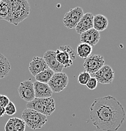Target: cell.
<instances>
[{
  "mask_svg": "<svg viewBox=\"0 0 126 131\" xmlns=\"http://www.w3.org/2000/svg\"><path fill=\"white\" fill-rule=\"evenodd\" d=\"M100 39V33L93 28H91L80 34L81 43H86L91 47L95 46L99 42Z\"/></svg>",
  "mask_w": 126,
  "mask_h": 131,
  "instance_id": "obj_11",
  "label": "cell"
},
{
  "mask_svg": "<svg viewBox=\"0 0 126 131\" xmlns=\"http://www.w3.org/2000/svg\"><path fill=\"white\" fill-rule=\"evenodd\" d=\"M26 108L32 109L43 115L49 116L55 110V103L53 98H35L26 105Z\"/></svg>",
  "mask_w": 126,
  "mask_h": 131,
  "instance_id": "obj_3",
  "label": "cell"
},
{
  "mask_svg": "<svg viewBox=\"0 0 126 131\" xmlns=\"http://www.w3.org/2000/svg\"><path fill=\"white\" fill-rule=\"evenodd\" d=\"M94 74L97 82L103 84H111L114 79V72L109 65H104Z\"/></svg>",
  "mask_w": 126,
  "mask_h": 131,
  "instance_id": "obj_9",
  "label": "cell"
},
{
  "mask_svg": "<svg viewBox=\"0 0 126 131\" xmlns=\"http://www.w3.org/2000/svg\"><path fill=\"white\" fill-rule=\"evenodd\" d=\"M10 69L11 65L8 59L2 55L0 57V80L7 76Z\"/></svg>",
  "mask_w": 126,
  "mask_h": 131,
  "instance_id": "obj_17",
  "label": "cell"
},
{
  "mask_svg": "<svg viewBox=\"0 0 126 131\" xmlns=\"http://www.w3.org/2000/svg\"><path fill=\"white\" fill-rule=\"evenodd\" d=\"M28 69L31 74L35 77L38 74L48 69V67L42 57H34L30 62Z\"/></svg>",
  "mask_w": 126,
  "mask_h": 131,
  "instance_id": "obj_13",
  "label": "cell"
},
{
  "mask_svg": "<svg viewBox=\"0 0 126 131\" xmlns=\"http://www.w3.org/2000/svg\"><path fill=\"white\" fill-rule=\"evenodd\" d=\"M55 53L57 60L60 64L63 66L64 68H68L73 64V61L67 52L57 49L55 51Z\"/></svg>",
  "mask_w": 126,
  "mask_h": 131,
  "instance_id": "obj_16",
  "label": "cell"
},
{
  "mask_svg": "<svg viewBox=\"0 0 126 131\" xmlns=\"http://www.w3.org/2000/svg\"><path fill=\"white\" fill-rule=\"evenodd\" d=\"M17 112V108L14 103L12 102H9L8 104L5 106V114L9 116L13 115Z\"/></svg>",
  "mask_w": 126,
  "mask_h": 131,
  "instance_id": "obj_24",
  "label": "cell"
},
{
  "mask_svg": "<svg viewBox=\"0 0 126 131\" xmlns=\"http://www.w3.org/2000/svg\"><path fill=\"white\" fill-rule=\"evenodd\" d=\"M10 100L7 96L0 94V106L5 108V106L8 104Z\"/></svg>",
  "mask_w": 126,
  "mask_h": 131,
  "instance_id": "obj_27",
  "label": "cell"
},
{
  "mask_svg": "<svg viewBox=\"0 0 126 131\" xmlns=\"http://www.w3.org/2000/svg\"><path fill=\"white\" fill-rule=\"evenodd\" d=\"M90 119L97 130L117 131L125 120L121 103L110 95L97 98L90 107Z\"/></svg>",
  "mask_w": 126,
  "mask_h": 131,
  "instance_id": "obj_1",
  "label": "cell"
},
{
  "mask_svg": "<svg viewBox=\"0 0 126 131\" xmlns=\"http://www.w3.org/2000/svg\"><path fill=\"white\" fill-rule=\"evenodd\" d=\"M43 59L48 66V68L54 72V73H62L63 66L60 64L56 59V53L53 50H48L43 54Z\"/></svg>",
  "mask_w": 126,
  "mask_h": 131,
  "instance_id": "obj_10",
  "label": "cell"
},
{
  "mask_svg": "<svg viewBox=\"0 0 126 131\" xmlns=\"http://www.w3.org/2000/svg\"><path fill=\"white\" fill-rule=\"evenodd\" d=\"M97 83H98V82H97V80H96L94 77H91L89 79V80L88 81L86 85L85 86H86L89 90H93L97 88Z\"/></svg>",
  "mask_w": 126,
  "mask_h": 131,
  "instance_id": "obj_25",
  "label": "cell"
},
{
  "mask_svg": "<svg viewBox=\"0 0 126 131\" xmlns=\"http://www.w3.org/2000/svg\"><path fill=\"white\" fill-rule=\"evenodd\" d=\"M53 74L54 72L48 68V69H46V70L43 71L36 75L35 76V78L36 81L48 84V83L50 80L51 78H52V76H53Z\"/></svg>",
  "mask_w": 126,
  "mask_h": 131,
  "instance_id": "obj_19",
  "label": "cell"
},
{
  "mask_svg": "<svg viewBox=\"0 0 126 131\" xmlns=\"http://www.w3.org/2000/svg\"><path fill=\"white\" fill-rule=\"evenodd\" d=\"M13 123H14L16 131H25L26 124L25 122L21 118L18 117L13 118Z\"/></svg>",
  "mask_w": 126,
  "mask_h": 131,
  "instance_id": "obj_21",
  "label": "cell"
},
{
  "mask_svg": "<svg viewBox=\"0 0 126 131\" xmlns=\"http://www.w3.org/2000/svg\"><path fill=\"white\" fill-rule=\"evenodd\" d=\"M92 51V47L86 43H81L77 46V56L83 59H87L91 54Z\"/></svg>",
  "mask_w": 126,
  "mask_h": 131,
  "instance_id": "obj_18",
  "label": "cell"
},
{
  "mask_svg": "<svg viewBox=\"0 0 126 131\" xmlns=\"http://www.w3.org/2000/svg\"><path fill=\"white\" fill-rule=\"evenodd\" d=\"M105 61L102 56L93 54L85 59L83 67L85 71L88 73L95 74L104 65Z\"/></svg>",
  "mask_w": 126,
  "mask_h": 131,
  "instance_id": "obj_6",
  "label": "cell"
},
{
  "mask_svg": "<svg viewBox=\"0 0 126 131\" xmlns=\"http://www.w3.org/2000/svg\"><path fill=\"white\" fill-rule=\"evenodd\" d=\"M2 55H3V54H1V53H0V57H1V56H2Z\"/></svg>",
  "mask_w": 126,
  "mask_h": 131,
  "instance_id": "obj_29",
  "label": "cell"
},
{
  "mask_svg": "<svg viewBox=\"0 0 126 131\" xmlns=\"http://www.w3.org/2000/svg\"><path fill=\"white\" fill-rule=\"evenodd\" d=\"M68 78L67 74L64 73H54L53 76L48 83L53 93H60L67 86Z\"/></svg>",
  "mask_w": 126,
  "mask_h": 131,
  "instance_id": "obj_7",
  "label": "cell"
},
{
  "mask_svg": "<svg viewBox=\"0 0 126 131\" xmlns=\"http://www.w3.org/2000/svg\"><path fill=\"white\" fill-rule=\"evenodd\" d=\"M5 131H16L14 123H13V118H10L7 121L5 126Z\"/></svg>",
  "mask_w": 126,
  "mask_h": 131,
  "instance_id": "obj_26",
  "label": "cell"
},
{
  "mask_svg": "<svg viewBox=\"0 0 126 131\" xmlns=\"http://www.w3.org/2000/svg\"><path fill=\"white\" fill-rule=\"evenodd\" d=\"M59 50H62V51H65L67 52L69 56H70V58L72 60H75L76 59V54L74 52V49L72 48L70 46H62L60 47Z\"/></svg>",
  "mask_w": 126,
  "mask_h": 131,
  "instance_id": "obj_23",
  "label": "cell"
},
{
  "mask_svg": "<svg viewBox=\"0 0 126 131\" xmlns=\"http://www.w3.org/2000/svg\"><path fill=\"white\" fill-rule=\"evenodd\" d=\"M30 5L27 0H10L9 12L6 21L17 26L28 17Z\"/></svg>",
  "mask_w": 126,
  "mask_h": 131,
  "instance_id": "obj_2",
  "label": "cell"
},
{
  "mask_svg": "<svg viewBox=\"0 0 126 131\" xmlns=\"http://www.w3.org/2000/svg\"><path fill=\"white\" fill-rule=\"evenodd\" d=\"M91 78L90 74L87 72L84 71L81 72L78 76V82L82 85H86L87 83Z\"/></svg>",
  "mask_w": 126,
  "mask_h": 131,
  "instance_id": "obj_22",
  "label": "cell"
},
{
  "mask_svg": "<svg viewBox=\"0 0 126 131\" xmlns=\"http://www.w3.org/2000/svg\"><path fill=\"white\" fill-rule=\"evenodd\" d=\"M10 0H0V19L6 20L9 12Z\"/></svg>",
  "mask_w": 126,
  "mask_h": 131,
  "instance_id": "obj_20",
  "label": "cell"
},
{
  "mask_svg": "<svg viewBox=\"0 0 126 131\" xmlns=\"http://www.w3.org/2000/svg\"><path fill=\"white\" fill-rule=\"evenodd\" d=\"M5 114V108L0 106V117H3Z\"/></svg>",
  "mask_w": 126,
  "mask_h": 131,
  "instance_id": "obj_28",
  "label": "cell"
},
{
  "mask_svg": "<svg viewBox=\"0 0 126 131\" xmlns=\"http://www.w3.org/2000/svg\"><path fill=\"white\" fill-rule=\"evenodd\" d=\"M109 24L108 19L103 15L99 14L93 16V28L97 32H102L107 29Z\"/></svg>",
  "mask_w": 126,
  "mask_h": 131,
  "instance_id": "obj_15",
  "label": "cell"
},
{
  "mask_svg": "<svg viewBox=\"0 0 126 131\" xmlns=\"http://www.w3.org/2000/svg\"><path fill=\"white\" fill-rule=\"evenodd\" d=\"M83 15V9L79 6L70 9L63 17V22L65 27L68 29L75 28Z\"/></svg>",
  "mask_w": 126,
  "mask_h": 131,
  "instance_id": "obj_5",
  "label": "cell"
},
{
  "mask_svg": "<svg viewBox=\"0 0 126 131\" xmlns=\"http://www.w3.org/2000/svg\"><path fill=\"white\" fill-rule=\"evenodd\" d=\"M21 117L26 125L32 130L41 129L48 121L45 115L29 108H26L23 111Z\"/></svg>",
  "mask_w": 126,
  "mask_h": 131,
  "instance_id": "obj_4",
  "label": "cell"
},
{
  "mask_svg": "<svg viewBox=\"0 0 126 131\" xmlns=\"http://www.w3.org/2000/svg\"><path fill=\"white\" fill-rule=\"evenodd\" d=\"M33 86L35 98H47L52 96L53 92L48 84L35 81L33 83Z\"/></svg>",
  "mask_w": 126,
  "mask_h": 131,
  "instance_id": "obj_14",
  "label": "cell"
},
{
  "mask_svg": "<svg viewBox=\"0 0 126 131\" xmlns=\"http://www.w3.org/2000/svg\"><path fill=\"white\" fill-rule=\"evenodd\" d=\"M93 15L92 13H87L84 14L75 28L76 32L78 34H81L93 28Z\"/></svg>",
  "mask_w": 126,
  "mask_h": 131,
  "instance_id": "obj_12",
  "label": "cell"
},
{
  "mask_svg": "<svg viewBox=\"0 0 126 131\" xmlns=\"http://www.w3.org/2000/svg\"><path fill=\"white\" fill-rule=\"evenodd\" d=\"M18 91L20 98L27 103L32 102L35 98L33 83L31 79L26 80L20 83Z\"/></svg>",
  "mask_w": 126,
  "mask_h": 131,
  "instance_id": "obj_8",
  "label": "cell"
}]
</instances>
